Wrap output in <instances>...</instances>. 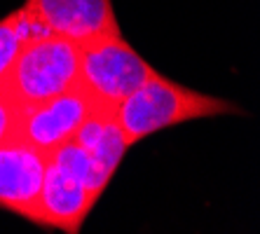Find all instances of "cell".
Segmentation results:
<instances>
[{"label": "cell", "instance_id": "52a82bcc", "mask_svg": "<svg viewBox=\"0 0 260 234\" xmlns=\"http://www.w3.org/2000/svg\"><path fill=\"white\" fill-rule=\"evenodd\" d=\"M96 202L99 197H94L80 180L49 159L30 222L40 229L78 234Z\"/></svg>", "mask_w": 260, "mask_h": 234}, {"label": "cell", "instance_id": "8992f818", "mask_svg": "<svg viewBox=\"0 0 260 234\" xmlns=\"http://www.w3.org/2000/svg\"><path fill=\"white\" fill-rule=\"evenodd\" d=\"M47 162V152L38 150L36 145L26 143L19 136L0 145V211L30 222Z\"/></svg>", "mask_w": 260, "mask_h": 234}, {"label": "cell", "instance_id": "277c9868", "mask_svg": "<svg viewBox=\"0 0 260 234\" xmlns=\"http://www.w3.org/2000/svg\"><path fill=\"white\" fill-rule=\"evenodd\" d=\"M21 10L40 33H54L80 47L120 33L113 0H26Z\"/></svg>", "mask_w": 260, "mask_h": 234}, {"label": "cell", "instance_id": "9c48e42d", "mask_svg": "<svg viewBox=\"0 0 260 234\" xmlns=\"http://www.w3.org/2000/svg\"><path fill=\"white\" fill-rule=\"evenodd\" d=\"M17 124H19L17 103H14L12 98H10V94L0 87V145L17 136Z\"/></svg>", "mask_w": 260, "mask_h": 234}, {"label": "cell", "instance_id": "ba28073f", "mask_svg": "<svg viewBox=\"0 0 260 234\" xmlns=\"http://www.w3.org/2000/svg\"><path fill=\"white\" fill-rule=\"evenodd\" d=\"M36 33H40V30L26 17L21 7L0 19V87L5 84L7 75L12 71L14 61H17L21 47L26 45V40L30 36H36Z\"/></svg>", "mask_w": 260, "mask_h": 234}, {"label": "cell", "instance_id": "3957f363", "mask_svg": "<svg viewBox=\"0 0 260 234\" xmlns=\"http://www.w3.org/2000/svg\"><path fill=\"white\" fill-rule=\"evenodd\" d=\"M155 68L129 45L122 33L99 38L80 49L78 84L87 91L96 108L115 113L127 96H132Z\"/></svg>", "mask_w": 260, "mask_h": 234}, {"label": "cell", "instance_id": "7a4b0ae2", "mask_svg": "<svg viewBox=\"0 0 260 234\" xmlns=\"http://www.w3.org/2000/svg\"><path fill=\"white\" fill-rule=\"evenodd\" d=\"M80 45L54 33H36L21 47L3 89L19 110L78 87Z\"/></svg>", "mask_w": 260, "mask_h": 234}, {"label": "cell", "instance_id": "5b68a950", "mask_svg": "<svg viewBox=\"0 0 260 234\" xmlns=\"http://www.w3.org/2000/svg\"><path fill=\"white\" fill-rule=\"evenodd\" d=\"M94 110V101L82 87L68 89L47 101L19 110L17 136L38 150L52 155L61 145L73 141L82 122Z\"/></svg>", "mask_w": 260, "mask_h": 234}, {"label": "cell", "instance_id": "6da1fadb", "mask_svg": "<svg viewBox=\"0 0 260 234\" xmlns=\"http://www.w3.org/2000/svg\"><path fill=\"white\" fill-rule=\"evenodd\" d=\"M223 115H244V110L232 101L164 78L157 71L115 108V120L129 145L171 126Z\"/></svg>", "mask_w": 260, "mask_h": 234}]
</instances>
